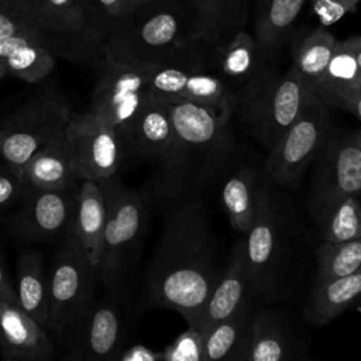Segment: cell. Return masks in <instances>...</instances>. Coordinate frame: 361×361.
Returning a JSON list of instances; mask_svg holds the SVG:
<instances>
[{"mask_svg": "<svg viewBox=\"0 0 361 361\" xmlns=\"http://www.w3.org/2000/svg\"><path fill=\"white\" fill-rule=\"evenodd\" d=\"M27 190L20 175L0 158V213L20 203Z\"/></svg>", "mask_w": 361, "mask_h": 361, "instance_id": "obj_37", "label": "cell"}, {"mask_svg": "<svg viewBox=\"0 0 361 361\" xmlns=\"http://www.w3.org/2000/svg\"><path fill=\"white\" fill-rule=\"evenodd\" d=\"M155 1H158V0H127V8H128L127 14H130L135 10H140V8H142L151 3H155Z\"/></svg>", "mask_w": 361, "mask_h": 361, "instance_id": "obj_44", "label": "cell"}, {"mask_svg": "<svg viewBox=\"0 0 361 361\" xmlns=\"http://www.w3.org/2000/svg\"><path fill=\"white\" fill-rule=\"evenodd\" d=\"M172 140V123L165 100L151 93L123 137L124 147L140 159L161 165Z\"/></svg>", "mask_w": 361, "mask_h": 361, "instance_id": "obj_22", "label": "cell"}, {"mask_svg": "<svg viewBox=\"0 0 361 361\" xmlns=\"http://www.w3.org/2000/svg\"><path fill=\"white\" fill-rule=\"evenodd\" d=\"M206 48L189 61L148 66L151 93L161 99H179L203 106L223 120H231L238 94L217 75L204 68Z\"/></svg>", "mask_w": 361, "mask_h": 361, "instance_id": "obj_9", "label": "cell"}, {"mask_svg": "<svg viewBox=\"0 0 361 361\" xmlns=\"http://www.w3.org/2000/svg\"><path fill=\"white\" fill-rule=\"evenodd\" d=\"M13 35L39 38L59 54L52 37L25 0H0V38Z\"/></svg>", "mask_w": 361, "mask_h": 361, "instance_id": "obj_34", "label": "cell"}, {"mask_svg": "<svg viewBox=\"0 0 361 361\" xmlns=\"http://www.w3.org/2000/svg\"><path fill=\"white\" fill-rule=\"evenodd\" d=\"M258 306H248L219 322L204 334L203 361H247L251 326Z\"/></svg>", "mask_w": 361, "mask_h": 361, "instance_id": "obj_28", "label": "cell"}, {"mask_svg": "<svg viewBox=\"0 0 361 361\" xmlns=\"http://www.w3.org/2000/svg\"><path fill=\"white\" fill-rule=\"evenodd\" d=\"M288 214V204L274 192L268 206L243 234L250 275L259 298L278 295L292 237Z\"/></svg>", "mask_w": 361, "mask_h": 361, "instance_id": "obj_10", "label": "cell"}, {"mask_svg": "<svg viewBox=\"0 0 361 361\" xmlns=\"http://www.w3.org/2000/svg\"><path fill=\"white\" fill-rule=\"evenodd\" d=\"M331 131L330 107L316 94L268 151L267 175L275 185L293 186L305 168L317 157Z\"/></svg>", "mask_w": 361, "mask_h": 361, "instance_id": "obj_11", "label": "cell"}, {"mask_svg": "<svg viewBox=\"0 0 361 361\" xmlns=\"http://www.w3.org/2000/svg\"><path fill=\"white\" fill-rule=\"evenodd\" d=\"M305 345L288 320L271 309H259L254 317L247 361H286L306 357Z\"/></svg>", "mask_w": 361, "mask_h": 361, "instance_id": "obj_23", "label": "cell"}, {"mask_svg": "<svg viewBox=\"0 0 361 361\" xmlns=\"http://www.w3.org/2000/svg\"><path fill=\"white\" fill-rule=\"evenodd\" d=\"M4 75H7V66H6L4 61L0 58V79H1Z\"/></svg>", "mask_w": 361, "mask_h": 361, "instance_id": "obj_45", "label": "cell"}, {"mask_svg": "<svg viewBox=\"0 0 361 361\" xmlns=\"http://www.w3.org/2000/svg\"><path fill=\"white\" fill-rule=\"evenodd\" d=\"M63 56L100 54L111 21L96 0H25Z\"/></svg>", "mask_w": 361, "mask_h": 361, "instance_id": "obj_8", "label": "cell"}, {"mask_svg": "<svg viewBox=\"0 0 361 361\" xmlns=\"http://www.w3.org/2000/svg\"><path fill=\"white\" fill-rule=\"evenodd\" d=\"M203 47L190 37L183 1L158 0L113 24L102 55L130 65L154 66L193 59Z\"/></svg>", "mask_w": 361, "mask_h": 361, "instance_id": "obj_3", "label": "cell"}, {"mask_svg": "<svg viewBox=\"0 0 361 361\" xmlns=\"http://www.w3.org/2000/svg\"><path fill=\"white\" fill-rule=\"evenodd\" d=\"M151 96L148 66H137L102 55L97 65L90 111L121 137Z\"/></svg>", "mask_w": 361, "mask_h": 361, "instance_id": "obj_12", "label": "cell"}, {"mask_svg": "<svg viewBox=\"0 0 361 361\" xmlns=\"http://www.w3.org/2000/svg\"><path fill=\"white\" fill-rule=\"evenodd\" d=\"M361 300V269L329 279H316L303 313L314 326H324Z\"/></svg>", "mask_w": 361, "mask_h": 361, "instance_id": "obj_25", "label": "cell"}, {"mask_svg": "<svg viewBox=\"0 0 361 361\" xmlns=\"http://www.w3.org/2000/svg\"><path fill=\"white\" fill-rule=\"evenodd\" d=\"M204 336L197 327L188 326L169 345L162 350L164 361H203Z\"/></svg>", "mask_w": 361, "mask_h": 361, "instance_id": "obj_36", "label": "cell"}, {"mask_svg": "<svg viewBox=\"0 0 361 361\" xmlns=\"http://www.w3.org/2000/svg\"><path fill=\"white\" fill-rule=\"evenodd\" d=\"M360 3L361 0H310L312 11L323 28L340 21L348 13L357 11Z\"/></svg>", "mask_w": 361, "mask_h": 361, "instance_id": "obj_38", "label": "cell"}, {"mask_svg": "<svg viewBox=\"0 0 361 361\" xmlns=\"http://www.w3.org/2000/svg\"><path fill=\"white\" fill-rule=\"evenodd\" d=\"M272 180L250 165H241L231 172L221 188V204L230 226L247 233L251 224L268 206L274 195Z\"/></svg>", "mask_w": 361, "mask_h": 361, "instance_id": "obj_19", "label": "cell"}, {"mask_svg": "<svg viewBox=\"0 0 361 361\" xmlns=\"http://www.w3.org/2000/svg\"><path fill=\"white\" fill-rule=\"evenodd\" d=\"M124 322L118 300L110 295L90 298L78 312L65 345L66 360H116L121 353Z\"/></svg>", "mask_w": 361, "mask_h": 361, "instance_id": "obj_13", "label": "cell"}, {"mask_svg": "<svg viewBox=\"0 0 361 361\" xmlns=\"http://www.w3.org/2000/svg\"><path fill=\"white\" fill-rule=\"evenodd\" d=\"M316 158L309 202L340 195H361V130L340 135L330 131Z\"/></svg>", "mask_w": 361, "mask_h": 361, "instance_id": "obj_17", "label": "cell"}, {"mask_svg": "<svg viewBox=\"0 0 361 361\" xmlns=\"http://www.w3.org/2000/svg\"><path fill=\"white\" fill-rule=\"evenodd\" d=\"M162 100L169 110L172 140L147 189L152 203L159 206L202 196L207 188L227 178L240 161L231 120L219 118L188 100Z\"/></svg>", "mask_w": 361, "mask_h": 361, "instance_id": "obj_2", "label": "cell"}, {"mask_svg": "<svg viewBox=\"0 0 361 361\" xmlns=\"http://www.w3.org/2000/svg\"><path fill=\"white\" fill-rule=\"evenodd\" d=\"M0 58L7 66V73L25 83L44 80L55 68V52L42 39L13 35L0 38Z\"/></svg>", "mask_w": 361, "mask_h": 361, "instance_id": "obj_26", "label": "cell"}, {"mask_svg": "<svg viewBox=\"0 0 361 361\" xmlns=\"http://www.w3.org/2000/svg\"><path fill=\"white\" fill-rule=\"evenodd\" d=\"M120 361H159L162 360V351L152 350L147 345L135 344L120 353Z\"/></svg>", "mask_w": 361, "mask_h": 361, "instance_id": "obj_39", "label": "cell"}, {"mask_svg": "<svg viewBox=\"0 0 361 361\" xmlns=\"http://www.w3.org/2000/svg\"><path fill=\"white\" fill-rule=\"evenodd\" d=\"M78 188H30L10 217L11 230L34 241L65 237L73 227Z\"/></svg>", "mask_w": 361, "mask_h": 361, "instance_id": "obj_16", "label": "cell"}, {"mask_svg": "<svg viewBox=\"0 0 361 361\" xmlns=\"http://www.w3.org/2000/svg\"><path fill=\"white\" fill-rule=\"evenodd\" d=\"M72 110L56 89L44 87L0 118V158L20 175L25 162L65 131Z\"/></svg>", "mask_w": 361, "mask_h": 361, "instance_id": "obj_5", "label": "cell"}, {"mask_svg": "<svg viewBox=\"0 0 361 361\" xmlns=\"http://www.w3.org/2000/svg\"><path fill=\"white\" fill-rule=\"evenodd\" d=\"M337 39L324 28H314L292 44V68L314 90L336 49Z\"/></svg>", "mask_w": 361, "mask_h": 361, "instance_id": "obj_33", "label": "cell"}, {"mask_svg": "<svg viewBox=\"0 0 361 361\" xmlns=\"http://www.w3.org/2000/svg\"><path fill=\"white\" fill-rule=\"evenodd\" d=\"M96 1L103 8L107 18L111 21V27L113 24L118 23L127 16V11H128L127 0H96Z\"/></svg>", "mask_w": 361, "mask_h": 361, "instance_id": "obj_40", "label": "cell"}, {"mask_svg": "<svg viewBox=\"0 0 361 361\" xmlns=\"http://www.w3.org/2000/svg\"><path fill=\"white\" fill-rule=\"evenodd\" d=\"M75 172L80 180H100L117 173L124 142L120 134L90 110L73 113L65 127Z\"/></svg>", "mask_w": 361, "mask_h": 361, "instance_id": "obj_14", "label": "cell"}, {"mask_svg": "<svg viewBox=\"0 0 361 361\" xmlns=\"http://www.w3.org/2000/svg\"><path fill=\"white\" fill-rule=\"evenodd\" d=\"M307 0H257L252 37L271 56L282 45Z\"/></svg>", "mask_w": 361, "mask_h": 361, "instance_id": "obj_32", "label": "cell"}, {"mask_svg": "<svg viewBox=\"0 0 361 361\" xmlns=\"http://www.w3.org/2000/svg\"><path fill=\"white\" fill-rule=\"evenodd\" d=\"M361 90V71L353 52L337 41L333 56L314 92L329 106L348 110L351 100Z\"/></svg>", "mask_w": 361, "mask_h": 361, "instance_id": "obj_30", "label": "cell"}, {"mask_svg": "<svg viewBox=\"0 0 361 361\" xmlns=\"http://www.w3.org/2000/svg\"><path fill=\"white\" fill-rule=\"evenodd\" d=\"M272 58L252 34L241 28L226 42L207 47L204 68L221 78L241 102L278 75Z\"/></svg>", "mask_w": 361, "mask_h": 361, "instance_id": "obj_15", "label": "cell"}, {"mask_svg": "<svg viewBox=\"0 0 361 361\" xmlns=\"http://www.w3.org/2000/svg\"><path fill=\"white\" fill-rule=\"evenodd\" d=\"M161 207L165 216L144 275V305L176 310L197 327L221 272L216 238L202 196Z\"/></svg>", "mask_w": 361, "mask_h": 361, "instance_id": "obj_1", "label": "cell"}, {"mask_svg": "<svg viewBox=\"0 0 361 361\" xmlns=\"http://www.w3.org/2000/svg\"><path fill=\"white\" fill-rule=\"evenodd\" d=\"M343 44L353 52V55L358 63V68L361 71V35L348 37V38L343 39Z\"/></svg>", "mask_w": 361, "mask_h": 361, "instance_id": "obj_42", "label": "cell"}, {"mask_svg": "<svg viewBox=\"0 0 361 361\" xmlns=\"http://www.w3.org/2000/svg\"><path fill=\"white\" fill-rule=\"evenodd\" d=\"M190 23V37L204 47H216L244 28L250 0H182Z\"/></svg>", "mask_w": 361, "mask_h": 361, "instance_id": "obj_21", "label": "cell"}, {"mask_svg": "<svg viewBox=\"0 0 361 361\" xmlns=\"http://www.w3.org/2000/svg\"><path fill=\"white\" fill-rule=\"evenodd\" d=\"M17 298L20 306L47 329L49 313V272L38 251L28 250L17 259Z\"/></svg>", "mask_w": 361, "mask_h": 361, "instance_id": "obj_31", "label": "cell"}, {"mask_svg": "<svg viewBox=\"0 0 361 361\" xmlns=\"http://www.w3.org/2000/svg\"><path fill=\"white\" fill-rule=\"evenodd\" d=\"M324 243L361 237V200L357 195H340L309 202Z\"/></svg>", "mask_w": 361, "mask_h": 361, "instance_id": "obj_29", "label": "cell"}, {"mask_svg": "<svg viewBox=\"0 0 361 361\" xmlns=\"http://www.w3.org/2000/svg\"><path fill=\"white\" fill-rule=\"evenodd\" d=\"M258 298L245 258L244 240L241 238L235 244L228 261L221 268L197 329L204 336L219 322L248 306L257 305Z\"/></svg>", "mask_w": 361, "mask_h": 361, "instance_id": "obj_18", "label": "cell"}, {"mask_svg": "<svg viewBox=\"0 0 361 361\" xmlns=\"http://www.w3.org/2000/svg\"><path fill=\"white\" fill-rule=\"evenodd\" d=\"M347 111L353 113L361 121V90L354 96V99L351 100V104H350Z\"/></svg>", "mask_w": 361, "mask_h": 361, "instance_id": "obj_43", "label": "cell"}, {"mask_svg": "<svg viewBox=\"0 0 361 361\" xmlns=\"http://www.w3.org/2000/svg\"><path fill=\"white\" fill-rule=\"evenodd\" d=\"M0 300H10V302L18 303L16 288L13 286V283L10 282V279H8L7 274H6V269L3 267L1 258H0Z\"/></svg>", "mask_w": 361, "mask_h": 361, "instance_id": "obj_41", "label": "cell"}, {"mask_svg": "<svg viewBox=\"0 0 361 361\" xmlns=\"http://www.w3.org/2000/svg\"><path fill=\"white\" fill-rule=\"evenodd\" d=\"M106 200V226L97 268L104 293L128 300V278L148 227L152 200L147 190L126 186L116 175L97 180Z\"/></svg>", "mask_w": 361, "mask_h": 361, "instance_id": "obj_4", "label": "cell"}, {"mask_svg": "<svg viewBox=\"0 0 361 361\" xmlns=\"http://www.w3.org/2000/svg\"><path fill=\"white\" fill-rule=\"evenodd\" d=\"M106 214V200L99 182L90 179L80 180L72 233L94 265H97L102 252Z\"/></svg>", "mask_w": 361, "mask_h": 361, "instance_id": "obj_27", "label": "cell"}, {"mask_svg": "<svg viewBox=\"0 0 361 361\" xmlns=\"http://www.w3.org/2000/svg\"><path fill=\"white\" fill-rule=\"evenodd\" d=\"M0 353L8 361H47L55 357L45 327L10 300H0Z\"/></svg>", "mask_w": 361, "mask_h": 361, "instance_id": "obj_20", "label": "cell"}, {"mask_svg": "<svg viewBox=\"0 0 361 361\" xmlns=\"http://www.w3.org/2000/svg\"><path fill=\"white\" fill-rule=\"evenodd\" d=\"M316 255V279L337 278L355 272L361 269V237L340 243L322 241Z\"/></svg>", "mask_w": 361, "mask_h": 361, "instance_id": "obj_35", "label": "cell"}, {"mask_svg": "<svg viewBox=\"0 0 361 361\" xmlns=\"http://www.w3.org/2000/svg\"><path fill=\"white\" fill-rule=\"evenodd\" d=\"M20 178L28 189H59L80 183L73 168L65 131L48 141L25 162Z\"/></svg>", "mask_w": 361, "mask_h": 361, "instance_id": "obj_24", "label": "cell"}, {"mask_svg": "<svg viewBox=\"0 0 361 361\" xmlns=\"http://www.w3.org/2000/svg\"><path fill=\"white\" fill-rule=\"evenodd\" d=\"M314 90L290 66L275 75L255 93L244 97L235 110L241 127L267 152L296 120Z\"/></svg>", "mask_w": 361, "mask_h": 361, "instance_id": "obj_6", "label": "cell"}, {"mask_svg": "<svg viewBox=\"0 0 361 361\" xmlns=\"http://www.w3.org/2000/svg\"><path fill=\"white\" fill-rule=\"evenodd\" d=\"M97 268L71 231L63 237L49 272V313L47 329L65 347L72 323L85 303L94 296Z\"/></svg>", "mask_w": 361, "mask_h": 361, "instance_id": "obj_7", "label": "cell"}]
</instances>
